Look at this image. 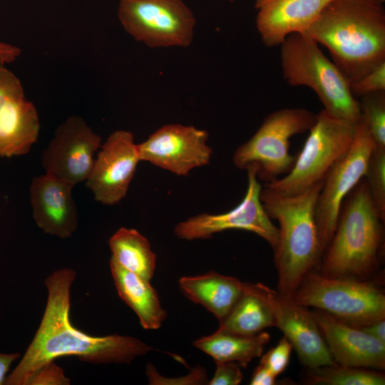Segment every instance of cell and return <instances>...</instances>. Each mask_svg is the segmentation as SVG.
<instances>
[{
  "mask_svg": "<svg viewBox=\"0 0 385 385\" xmlns=\"http://www.w3.org/2000/svg\"><path fill=\"white\" fill-rule=\"evenodd\" d=\"M328 350L336 364L384 370L385 344L359 327L347 324L329 314L312 312Z\"/></svg>",
  "mask_w": 385,
  "mask_h": 385,
  "instance_id": "16",
  "label": "cell"
},
{
  "mask_svg": "<svg viewBox=\"0 0 385 385\" xmlns=\"http://www.w3.org/2000/svg\"><path fill=\"white\" fill-rule=\"evenodd\" d=\"M19 357V353H0V385L4 384L11 364Z\"/></svg>",
  "mask_w": 385,
  "mask_h": 385,
  "instance_id": "37",
  "label": "cell"
},
{
  "mask_svg": "<svg viewBox=\"0 0 385 385\" xmlns=\"http://www.w3.org/2000/svg\"><path fill=\"white\" fill-rule=\"evenodd\" d=\"M332 0H255L256 28L267 47L294 33L307 32Z\"/></svg>",
  "mask_w": 385,
  "mask_h": 385,
  "instance_id": "18",
  "label": "cell"
},
{
  "mask_svg": "<svg viewBox=\"0 0 385 385\" xmlns=\"http://www.w3.org/2000/svg\"><path fill=\"white\" fill-rule=\"evenodd\" d=\"M270 335L261 332L254 335H240L217 329L192 344L211 356L215 362L233 361L245 367L253 359L261 356Z\"/></svg>",
  "mask_w": 385,
  "mask_h": 385,
  "instance_id": "22",
  "label": "cell"
},
{
  "mask_svg": "<svg viewBox=\"0 0 385 385\" xmlns=\"http://www.w3.org/2000/svg\"><path fill=\"white\" fill-rule=\"evenodd\" d=\"M350 89L354 97L385 91V61L359 79L350 83Z\"/></svg>",
  "mask_w": 385,
  "mask_h": 385,
  "instance_id": "30",
  "label": "cell"
},
{
  "mask_svg": "<svg viewBox=\"0 0 385 385\" xmlns=\"http://www.w3.org/2000/svg\"><path fill=\"white\" fill-rule=\"evenodd\" d=\"M299 304L322 310L361 328L385 319V296L374 284L352 277H330L309 272L292 296Z\"/></svg>",
  "mask_w": 385,
  "mask_h": 385,
  "instance_id": "7",
  "label": "cell"
},
{
  "mask_svg": "<svg viewBox=\"0 0 385 385\" xmlns=\"http://www.w3.org/2000/svg\"><path fill=\"white\" fill-rule=\"evenodd\" d=\"M293 346L284 336L278 344L265 354H262L260 363L267 368L276 377L287 368Z\"/></svg>",
  "mask_w": 385,
  "mask_h": 385,
  "instance_id": "29",
  "label": "cell"
},
{
  "mask_svg": "<svg viewBox=\"0 0 385 385\" xmlns=\"http://www.w3.org/2000/svg\"><path fill=\"white\" fill-rule=\"evenodd\" d=\"M317 114L304 108H287L270 113L254 135L235 150L232 160L240 170L255 169L265 183L287 174L296 156L289 154L290 139L308 131Z\"/></svg>",
  "mask_w": 385,
  "mask_h": 385,
  "instance_id": "6",
  "label": "cell"
},
{
  "mask_svg": "<svg viewBox=\"0 0 385 385\" xmlns=\"http://www.w3.org/2000/svg\"><path fill=\"white\" fill-rule=\"evenodd\" d=\"M100 149L86 185L96 201L113 205L125 197L140 161L137 143L130 131L117 130Z\"/></svg>",
  "mask_w": 385,
  "mask_h": 385,
  "instance_id": "15",
  "label": "cell"
},
{
  "mask_svg": "<svg viewBox=\"0 0 385 385\" xmlns=\"http://www.w3.org/2000/svg\"><path fill=\"white\" fill-rule=\"evenodd\" d=\"M24 93L21 81L11 70L0 64V112L11 97Z\"/></svg>",
  "mask_w": 385,
  "mask_h": 385,
  "instance_id": "33",
  "label": "cell"
},
{
  "mask_svg": "<svg viewBox=\"0 0 385 385\" xmlns=\"http://www.w3.org/2000/svg\"><path fill=\"white\" fill-rule=\"evenodd\" d=\"M111 258L120 267L150 281L156 268V255L148 240L138 230L120 227L109 239Z\"/></svg>",
  "mask_w": 385,
  "mask_h": 385,
  "instance_id": "23",
  "label": "cell"
},
{
  "mask_svg": "<svg viewBox=\"0 0 385 385\" xmlns=\"http://www.w3.org/2000/svg\"><path fill=\"white\" fill-rule=\"evenodd\" d=\"M354 124L322 109L317 114L292 170L285 176L265 183V187L279 195H294L324 182L330 169L351 147Z\"/></svg>",
  "mask_w": 385,
  "mask_h": 385,
  "instance_id": "8",
  "label": "cell"
},
{
  "mask_svg": "<svg viewBox=\"0 0 385 385\" xmlns=\"http://www.w3.org/2000/svg\"><path fill=\"white\" fill-rule=\"evenodd\" d=\"M208 133L192 125L167 124L137 144L140 161L148 162L178 176L188 175L209 164L212 150Z\"/></svg>",
  "mask_w": 385,
  "mask_h": 385,
  "instance_id": "13",
  "label": "cell"
},
{
  "mask_svg": "<svg viewBox=\"0 0 385 385\" xmlns=\"http://www.w3.org/2000/svg\"><path fill=\"white\" fill-rule=\"evenodd\" d=\"M276 376L265 366L260 364L252 376L251 385H273L275 384Z\"/></svg>",
  "mask_w": 385,
  "mask_h": 385,
  "instance_id": "34",
  "label": "cell"
},
{
  "mask_svg": "<svg viewBox=\"0 0 385 385\" xmlns=\"http://www.w3.org/2000/svg\"><path fill=\"white\" fill-rule=\"evenodd\" d=\"M73 188L46 173L33 178L29 188L33 218L45 233L67 239L76 231L78 218Z\"/></svg>",
  "mask_w": 385,
  "mask_h": 385,
  "instance_id": "17",
  "label": "cell"
},
{
  "mask_svg": "<svg viewBox=\"0 0 385 385\" xmlns=\"http://www.w3.org/2000/svg\"><path fill=\"white\" fill-rule=\"evenodd\" d=\"M364 178L374 205L385 221V148L374 147Z\"/></svg>",
  "mask_w": 385,
  "mask_h": 385,
  "instance_id": "27",
  "label": "cell"
},
{
  "mask_svg": "<svg viewBox=\"0 0 385 385\" xmlns=\"http://www.w3.org/2000/svg\"><path fill=\"white\" fill-rule=\"evenodd\" d=\"M102 138L81 116L73 115L62 122L41 155L46 174L72 186L86 181Z\"/></svg>",
  "mask_w": 385,
  "mask_h": 385,
  "instance_id": "12",
  "label": "cell"
},
{
  "mask_svg": "<svg viewBox=\"0 0 385 385\" xmlns=\"http://www.w3.org/2000/svg\"><path fill=\"white\" fill-rule=\"evenodd\" d=\"M247 172V187L241 202L232 210L220 214L202 213L176 225L177 237L185 240L210 238L214 234L228 230H242L255 233L275 249L279 237L278 227L266 212L260 193L262 186L254 168Z\"/></svg>",
  "mask_w": 385,
  "mask_h": 385,
  "instance_id": "11",
  "label": "cell"
},
{
  "mask_svg": "<svg viewBox=\"0 0 385 385\" xmlns=\"http://www.w3.org/2000/svg\"><path fill=\"white\" fill-rule=\"evenodd\" d=\"M40 130L38 111L25 93L10 98L0 112V157L28 153Z\"/></svg>",
  "mask_w": 385,
  "mask_h": 385,
  "instance_id": "19",
  "label": "cell"
},
{
  "mask_svg": "<svg viewBox=\"0 0 385 385\" xmlns=\"http://www.w3.org/2000/svg\"><path fill=\"white\" fill-rule=\"evenodd\" d=\"M179 285L186 297L204 307L220 322L230 313L243 290V282L240 279L215 271L183 277Z\"/></svg>",
  "mask_w": 385,
  "mask_h": 385,
  "instance_id": "20",
  "label": "cell"
},
{
  "mask_svg": "<svg viewBox=\"0 0 385 385\" xmlns=\"http://www.w3.org/2000/svg\"><path fill=\"white\" fill-rule=\"evenodd\" d=\"M309 382L324 385H384L385 376L371 369L334 364L310 369Z\"/></svg>",
  "mask_w": 385,
  "mask_h": 385,
  "instance_id": "25",
  "label": "cell"
},
{
  "mask_svg": "<svg viewBox=\"0 0 385 385\" xmlns=\"http://www.w3.org/2000/svg\"><path fill=\"white\" fill-rule=\"evenodd\" d=\"M274 326V319L267 303L254 291L250 282H243L240 298L220 322L218 329L240 335L257 334Z\"/></svg>",
  "mask_w": 385,
  "mask_h": 385,
  "instance_id": "24",
  "label": "cell"
},
{
  "mask_svg": "<svg viewBox=\"0 0 385 385\" xmlns=\"http://www.w3.org/2000/svg\"><path fill=\"white\" fill-rule=\"evenodd\" d=\"M216 369L210 385H237L243 379L240 364L233 361L215 362Z\"/></svg>",
  "mask_w": 385,
  "mask_h": 385,
  "instance_id": "32",
  "label": "cell"
},
{
  "mask_svg": "<svg viewBox=\"0 0 385 385\" xmlns=\"http://www.w3.org/2000/svg\"><path fill=\"white\" fill-rule=\"evenodd\" d=\"M354 130L351 147L327 173L317 198L315 220L323 253L333 237L342 202L365 176L375 147L361 118L354 124Z\"/></svg>",
  "mask_w": 385,
  "mask_h": 385,
  "instance_id": "10",
  "label": "cell"
},
{
  "mask_svg": "<svg viewBox=\"0 0 385 385\" xmlns=\"http://www.w3.org/2000/svg\"><path fill=\"white\" fill-rule=\"evenodd\" d=\"M76 272L63 268L45 280L48 297L39 327L24 356L6 376V385H28L33 374L66 356L99 364H130L153 348L138 338L112 334L95 337L76 329L70 321L71 288Z\"/></svg>",
  "mask_w": 385,
  "mask_h": 385,
  "instance_id": "1",
  "label": "cell"
},
{
  "mask_svg": "<svg viewBox=\"0 0 385 385\" xmlns=\"http://www.w3.org/2000/svg\"><path fill=\"white\" fill-rule=\"evenodd\" d=\"M21 54L19 47L0 41V64L6 65L16 61Z\"/></svg>",
  "mask_w": 385,
  "mask_h": 385,
  "instance_id": "35",
  "label": "cell"
},
{
  "mask_svg": "<svg viewBox=\"0 0 385 385\" xmlns=\"http://www.w3.org/2000/svg\"><path fill=\"white\" fill-rule=\"evenodd\" d=\"M284 78L293 86H307L317 96L329 114L356 123L361 117L359 101L339 68L307 32L289 35L282 43Z\"/></svg>",
  "mask_w": 385,
  "mask_h": 385,
  "instance_id": "5",
  "label": "cell"
},
{
  "mask_svg": "<svg viewBox=\"0 0 385 385\" xmlns=\"http://www.w3.org/2000/svg\"><path fill=\"white\" fill-rule=\"evenodd\" d=\"M307 33L349 84L385 61V8L378 0H332Z\"/></svg>",
  "mask_w": 385,
  "mask_h": 385,
  "instance_id": "2",
  "label": "cell"
},
{
  "mask_svg": "<svg viewBox=\"0 0 385 385\" xmlns=\"http://www.w3.org/2000/svg\"><path fill=\"white\" fill-rule=\"evenodd\" d=\"M360 329L383 344H385V319L375 321Z\"/></svg>",
  "mask_w": 385,
  "mask_h": 385,
  "instance_id": "36",
  "label": "cell"
},
{
  "mask_svg": "<svg viewBox=\"0 0 385 385\" xmlns=\"http://www.w3.org/2000/svg\"><path fill=\"white\" fill-rule=\"evenodd\" d=\"M118 16L135 40L153 48L188 47L196 19L184 0H120Z\"/></svg>",
  "mask_w": 385,
  "mask_h": 385,
  "instance_id": "9",
  "label": "cell"
},
{
  "mask_svg": "<svg viewBox=\"0 0 385 385\" xmlns=\"http://www.w3.org/2000/svg\"><path fill=\"white\" fill-rule=\"evenodd\" d=\"M323 182L294 195H282L262 187L260 200L271 219L278 221V242L274 260L277 291L292 297L303 277L323 255L315 220V208Z\"/></svg>",
  "mask_w": 385,
  "mask_h": 385,
  "instance_id": "3",
  "label": "cell"
},
{
  "mask_svg": "<svg viewBox=\"0 0 385 385\" xmlns=\"http://www.w3.org/2000/svg\"><path fill=\"white\" fill-rule=\"evenodd\" d=\"M250 285L269 306L274 326L284 333L304 366L314 369L336 364L312 312L293 297L283 295L263 283Z\"/></svg>",
  "mask_w": 385,
  "mask_h": 385,
  "instance_id": "14",
  "label": "cell"
},
{
  "mask_svg": "<svg viewBox=\"0 0 385 385\" xmlns=\"http://www.w3.org/2000/svg\"><path fill=\"white\" fill-rule=\"evenodd\" d=\"M146 375L150 384L152 385H197L207 384L208 379L206 371L201 366L193 369L188 374L178 378H168L161 376L153 365L146 366Z\"/></svg>",
  "mask_w": 385,
  "mask_h": 385,
  "instance_id": "28",
  "label": "cell"
},
{
  "mask_svg": "<svg viewBox=\"0 0 385 385\" xmlns=\"http://www.w3.org/2000/svg\"><path fill=\"white\" fill-rule=\"evenodd\" d=\"M228 1H234V0H228Z\"/></svg>",
  "mask_w": 385,
  "mask_h": 385,
  "instance_id": "39",
  "label": "cell"
},
{
  "mask_svg": "<svg viewBox=\"0 0 385 385\" xmlns=\"http://www.w3.org/2000/svg\"><path fill=\"white\" fill-rule=\"evenodd\" d=\"M109 266L118 296L136 314L143 328L159 329L167 312L150 281L123 268L111 257Z\"/></svg>",
  "mask_w": 385,
  "mask_h": 385,
  "instance_id": "21",
  "label": "cell"
},
{
  "mask_svg": "<svg viewBox=\"0 0 385 385\" xmlns=\"http://www.w3.org/2000/svg\"><path fill=\"white\" fill-rule=\"evenodd\" d=\"M71 380L54 361L38 369L30 379L28 385H68Z\"/></svg>",
  "mask_w": 385,
  "mask_h": 385,
  "instance_id": "31",
  "label": "cell"
},
{
  "mask_svg": "<svg viewBox=\"0 0 385 385\" xmlns=\"http://www.w3.org/2000/svg\"><path fill=\"white\" fill-rule=\"evenodd\" d=\"M360 98V118L375 147L385 148V91L366 94Z\"/></svg>",
  "mask_w": 385,
  "mask_h": 385,
  "instance_id": "26",
  "label": "cell"
},
{
  "mask_svg": "<svg viewBox=\"0 0 385 385\" xmlns=\"http://www.w3.org/2000/svg\"><path fill=\"white\" fill-rule=\"evenodd\" d=\"M384 223L364 177L342 202L333 237L323 253L322 274L356 278L371 272L382 250Z\"/></svg>",
  "mask_w": 385,
  "mask_h": 385,
  "instance_id": "4",
  "label": "cell"
},
{
  "mask_svg": "<svg viewBox=\"0 0 385 385\" xmlns=\"http://www.w3.org/2000/svg\"><path fill=\"white\" fill-rule=\"evenodd\" d=\"M378 1H381L382 3H384V1H385V0H378Z\"/></svg>",
  "mask_w": 385,
  "mask_h": 385,
  "instance_id": "38",
  "label": "cell"
}]
</instances>
